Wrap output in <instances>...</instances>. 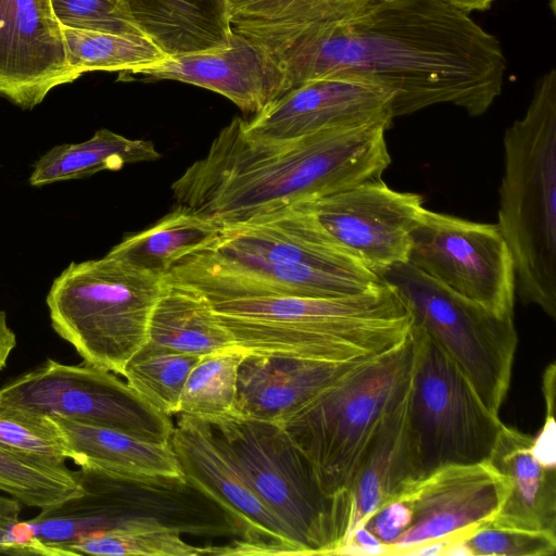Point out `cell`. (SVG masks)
I'll use <instances>...</instances> for the list:
<instances>
[{"instance_id":"cell-1","label":"cell","mask_w":556,"mask_h":556,"mask_svg":"<svg viewBox=\"0 0 556 556\" xmlns=\"http://www.w3.org/2000/svg\"><path fill=\"white\" fill-rule=\"evenodd\" d=\"M266 50L288 90L356 75L393 93L394 117L444 103L482 115L502 93L506 72L497 38L442 0H370Z\"/></svg>"},{"instance_id":"cell-2","label":"cell","mask_w":556,"mask_h":556,"mask_svg":"<svg viewBox=\"0 0 556 556\" xmlns=\"http://www.w3.org/2000/svg\"><path fill=\"white\" fill-rule=\"evenodd\" d=\"M386 130L345 127L265 139L248 134L237 116L172 184L173 197L222 228L238 225L379 179L391 163Z\"/></svg>"},{"instance_id":"cell-3","label":"cell","mask_w":556,"mask_h":556,"mask_svg":"<svg viewBox=\"0 0 556 556\" xmlns=\"http://www.w3.org/2000/svg\"><path fill=\"white\" fill-rule=\"evenodd\" d=\"M237 345L252 354L348 362L404 340L413 319L395 289L340 298L262 295L211 302Z\"/></svg>"},{"instance_id":"cell-4","label":"cell","mask_w":556,"mask_h":556,"mask_svg":"<svg viewBox=\"0 0 556 556\" xmlns=\"http://www.w3.org/2000/svg\"><path fill=\"white\" fill-rule=\"evenodd\" d=\"M498 226L513 255L516 293L556 317V71L504 134Z\"/></svg>"},{"instance_id":"cell-5","label":"cell","mask_w":556,"mask_h":556,"mask_svg":"<svg viewBox=\"0 0 556 556\" xmlns=\"http://www.w3.org/2000/svg\"><path fill=\"white\" fill-rule=\"evenodd\" d=\"M78 495L25 520L30 534L66 556L63 547L86 536L164 529L204 538L237 536L226 511L181 476H124L79 467Z\"/></svg>"},{"instance_id":"cell-6","label":"cell","mask_w":556,"mask_h":556,"mask_svg":"<svg viewBox=\"0 0 556 556\" xmlns=\"http://www.w3.org/2000/svg\"><path fill=\"white\" fill-rule=\"evenodd\" d=\"M413 358L409 330L396 345L362 361L277 422L309 460L327 494L349 492L382 419L408 388Z\"/></svg>"},{"instance_id":"cell-7","label":"cell","mask_w":556,"mask_h":556,"mask_svg":"<svg viewBox=\"0 0 556 556\" xmlns=\"http://www.w3.org/2000/svg\"><path fill=\"white\" fill-rule=\"evenodd\" d=\"M164 277L106 253L71 262L47 294L53 330L85 363L122 375L147 342L153 307Z\"/></svg>"},{"instance_id":"cell-8","label":"cell","mask_w":556,"mask_h":556,"mask_svg":"<svg viewBox=\"0 0 556 556\" xmlns=\"http://www.w3.org/2000/svg\"><path fill=\"white\" fill-rule=\"evenodd\" d=\"M207 421L302 555H336L349 532V492L327 494L309 460L277 422L233 414Z\"/></svg>"},{"instance_id":"cell-9","label":"cell","mask_w":556,"mask_h":556,"mask_svg":"<svg viewBox=\"0 0 556 556\" xmlns=\"http://www.w3.org/2000/svg\"><path fill=\"white\" fill-rule=\"evenodd\" d=\"M410 332L406 431L417 483L444 467L485 463L504 424L421 327L413 323Z\"/></svg>"},{"instance_id":"cell-10","label":"cell","mask_w":556,"mask_h":556,"mask_svg":"<svg viewBox=\"0 0 556 556\" xmlns=\"http://www.w3.org/2000/svg\"><path fill=\"white\" fill-rule=\"evenodd\" d=\"M421 327L458 365L485 406L498 415L509 389L518 337L502 316L447 289L409 262L379 274Z\"/></svg>"},{"instance_id":"cell-11","label":"cell","mask_w":556,"mask_h":556,"mask_svg":"<svg viewBox=\"0 0 556 556\" xmlns=\"http://www.w3.org/2000/svg\"><path fill=\"white\" fill-rule=\"evenodd\" d=\"M0 403L169 443L174 424L116 374L88 363L41 365L0 387Z\"/></svg>"},{"instance_id":"cell-12","label":"cell","mask_w":556,"mask_h":556,"mask_svg":"<svg viewBox=\"0 0 556 556\" xmlns=\"http://www.w3.org/2000/svg\"><path fill=\"white\" fill-rule=\"evenodd\" d=\"M453 292L502 316L514 315L516 273L498 224L424 208L408 260Z\"/></svg>"},{"instance_id":"cell-13","label":"cell","mask_w":556,"mask_h":556,"mask_svg":"<svg viewBox=\"0 0 556 556\" xmlns=\"http://www.w3.org/2000/svg\"><path fill=\"white\" fill-rule=\"evenodd\" d=\"M169 444L185 478L214 500L238 538L214 555H302L285 525L263 504L223 439L205 419L178 414Z\"/></svg>"},{"instance_id":"cell-14","label":"cell","mask_w":556,"mask_h":556,"mask_svg":"<svg viewBox=\"0 0 556 556\" xmlns=\"http://www.w3.org/2000/svg\"><path fill=\"white\" fill-rule=\"evenodd\" d=\"M365 267L379 276L407 262L410 233L425 208L418 193L391 189L381 178L298 204Z\"/></svg>"},{"instance_id":"cell-15","label":"cell","mask_w":556,"mask_h":556,"mask_svg":"<svg viewBox=\"0 0 556 556\" xmlns=\"http://www.w3.org/2000/svg\"><path fill=\"white\" fill-rule=\"evenodd\" d=\"M393 93L356 75H333L304 81L243 118L245 131L265 139H294L326 129L382 126L394 121Z\"/></svg>"},{"instance_id":"cell-16","label":"cell","mask_w":556,"mask_h":556,"mask_svg":"<svg viewBox=\"0 0 556 556\" xmlns=\"http://www.w3.org/2000/svg\"><path fill=\"white\" fill-rule=\"evenodd\" d=\"M507 494L506 479L486 462L437 470L400 496L412 509V521L388 555H410L425 544L452 542L490 523Z\"/></svg>"},{"instance_id":"cell-17","label":"cell","mask_w":556,"mask_h":556,"mask_svg":"<svg viewBox=\"0 0 556 556\" xmlns=\"http://www.w3.org/2000/svg\"><path fill=\"white\" fill-rule=\"evenodd\" d=\"M51 0H0V96L23 110L79 76Z\"/></svg>"},{"instance_id":"cell-18","label":"cell","mask_w":556,"mask_h":556,"mask_svg":"<svg viewBox=\"0 0 556 556\" xmlns=\"http://www.w3.org/2000/svg\"><path fill=\"white\" fill-rule=\"evenodd\" d=\"M136 76L143 80H177L212 90L251 116L288 91L283 72L274 56L237 31L225 48L169 56L125 73L119 79Z\"/></svg>"},{"instance_id":"cell-19","label":"cell","mask_w":556,"mask_h":556,"mask_svg":"<svg viewBox=\"0 0 556 556\" xmlns=\"http://www.w3.org/2000/svg\"><path fill=\"white\" fill-rule=\"evenodd\" d=\"M213 242L271 264L307 267L370 285L381 281L299 205L222 228Z\"/></svg>"},{"instance_id":"cell-20","label":"cell","mask_w":556,"mask_h":556,"mask_svg":"<svg viewBox=\"0 0 556 556\" xmlns=\"http://www.w3.org/2000/svg\"><path fill=\"white\" fill-rule=\"evenodd\" d=\"M366 358L324 362L248 353L238 369L231 414L278 422Z\"/></svg>"},{"instance_id":"cell-21","label":"cell","mask_w":556,"mask_h":556,"mask_svg":"<svg viewBox=\"0 0 556 556\" xmlns=\"http://www.w3.org/2000/svg\"><path fill=\"white\" fill-rule=\"evenodd\" d=\"M532 442L503 425L486 463L506 479L508 494L490 523L556 533V466L542 463Z\"/></svg>"},{"instance_id":"cell-22","label":"cell","mask_w":556,"mask_h":556,"mask_svg":"<svg viewBox=\"0 0 556 556\" xmlns=\"http://www.w3.org/2000/svg\"><path fill=\"white\" fill-rule=\"evenodd\" d=\"M407 401L408 388L382 419L356 468L349 488L351 520L346 539L379 507L416 484L406 431Z\"/></svg>"},{"instance_id":"cell-23","label":"cell","mask_w":556,"mask_h":556,"mask_svg":"<svg viewBox=\"0 0 556 556\" xmlns=\"http://www.w3.org/2000/svg\"><path fill=\"white\" fill-rule=\"evenodd\" d=\"M139 30L168 56L222 49L232 36L229 0H121Z\"/></svg>"},{"instance_id":"cell-24","label":"cell","mask_w":556,"mask_h":556,"mask_svg":"<svg viewBox=\"0 0 556 556\" xmlns=\"http://www.w3.org/2000/svg\"><path fill=\"white\" fill-rule=\"evenodd\" d=\"M52 417L68 442L71 459L79 467L124 476L182 475L169 443L152 442L114 428Z\"/></svg>"},{"instance_id":"cell-25","label":"cell","mask_w":556,"mask_h":556,"mask_svg":"<svg viewBox=\"0 0 556 556\" xmlns=\"http://www.w3.org/2000/svg\"><path fill=\"white\" fill-rule=\"evenodd\" d=\"M146 343L198 356L236 344L204 295L165 279L150 317Z\"/></svg>"},{"instance_id":"cell-26","label":"cell","mask_w":556,"mask_h":556,"mask_svg":"<svg viewBox=\"0 0 556 556\" xmlns=\"http://www.w3.org/2000/svg\"><path fill=\"white\" fill-rule=\"evenodd\" d=\"M160 157L152 141L129 139L101 128L86 141L62 143L48 150L35 162L28 182L33 187H42L83 179L102 170H119L128 164Z\"/></svg>"},{"instance_id":"cell-27","label":"cell","mask_w":556,"mask_h":556,"mask_svg":"<svg viewBox=\"0 0 556 556\" xmlns=\"http://www.w3.org/2000/svg\"><path fill=\"white\" fill-rule=\"evenodd\" d=\"M370 0H229L233 31L265 49L343 18Z\"/></svg>"},{"instance_id":"cell-28","label":"cell","mask_w":556,"mask_h":556,"mask_svg":"<svg viewBox=\"0 0 556 556\" xmlns=\"http://www.w3.org/2000/svg\"><path fill=\"white\" fill-rule=\"evenodd\" d=\"M220 230L217 224L177 205L151 227L125 237L108 253L164 277L181 256L208 242Z\"/></svg>"},{"instance_id":"cell-29","label":"cell","mask_w":556,"mask_h":556,"mask_svg":"<svg viewBox=\"0 0 556 556\" xmlns=\"http://www.w3.org/2000/svg\"><path fill=\"white\" fill-rule=\"evenodd\" d=\"M61 28L68 62L79 77L97 71L118 72L121 76L169 58L144 35Z\"/></svg>"},{"instance_id":"cell-30","label":"cell","mask_w":556,"mask_h":556,"mask_svg":"<svg viewBox=\"0 0 556 556\" xmlns=\"http://www.w3.org/2000/svg\"><path fill=\"white\" fill-rule=\"evenodd\" d=\"M248 353L235 344L201 356L185 382L178 414L205 420L231 414L238 369Z\"/></svg>"},{"instance_id":"cell-31","label":"cell","mask_w":556,"mask_h":556,"mask_svg":"<svg viewBox=\"0 0 556 556\" xmlns=\"http://www.w3.org/2000/svg\"><path fill=\"white\" fill-rule=\"evenodd\" d=\"M0 491L22 505L47 508L78 495L75 471L0 446Z\"/></svg>"},{"instance_id":"cell-32","label":"cell","mask_w":556,"mask_h":556,"mask_svg":"<svg viewBox=\"0 0 556 556\" xmlns=\"http://www.w3.org/2000/svg\"><path fill=\"white\" fill-rule=\"evenodd\" d=\"M200 358L144 343L126 363L122 376L151 406L172 416L178 414L185 382Z\"/></svg>"},{"instance_id":"cell-33","label":"cell","mask_w":556,"mask_h":556,"mask_svg":"<svg viewBox=\"0 0 556 556\" xmlns=\"http://www.w3.org/2000/svg\"><path fill=\"white\" fill-rule=\"evenodd\" d=\"M0 446L55 465H65L72 451L52 416L0 403Z\"/></svg>"},{"instance_id":"cell-34","label":"cell","mask_w":556,"mask_h":556,"mask_svg":"<svg viewBox=\"0 0 556 556\" xmlns=\"http://www.w3.org/2000/svg\"><path fill=\"white\" fill-rule=\"evenodd\" d=\"M182 534L164 529L116 530L86 536L63 547L66 556H200L213 555V546L198 547Z\"/></svg>"},{"instance_id":"cell-35","label":"cell","mask_w":556,"mask_h":556,"mask_svg":"<svg viewBox=\"0 0 556 556\" xmlns=\"http://www.w3.org/2000/svg\"><path fill=\"white\" fill-rule=\"evenodd\" d=\"M457 542L468 556H552L556 552V533L491 523L472 530Z\"/></svg>"},{"instance_id":"cell-36","label":"cell","mask_w":556,"mask_h":556,"mask_svg":"<svg viewBox=\"0 0 556 556\" xmlns=\"http://www.w3.org/2000/svg\"><path fill=\"white\" fill-rule=\"evenodd\" d=\"M51 4L62 26L143 35L121 0H51Z\"/></svg>"},{"instance_id":"cell-37","label":"cell","mask_w":556,"mask_h":556,"mask_svg":"<svg viewBox=\"0 0 556 556\" xmlns=\"http://www.w3.org/2000/svg\"><path fill=\"white\" fill-rule=\"evenodd\" d=\"M22 504L15 498L0 495V555L58 556L56 552L35 539L25 520L20 519Z\"/></svg>"},{"instance_id":"cell-38","label":"cell","mask_w":556,"mask_h":556,"mask_svg":"<svg viewBox=\"0 0 556 556\" xmlns=\"http://www.w3.org/2000/svg\"><path fill=\"white\" fill-rule=\"evenodd\" d=\"M412 521V509L403 497L394 498L379 507L363 525L388 549Z\"/></svg>"},{"instance_id":"cell-39","label":"cell","mask_w":556,"mask_h":556,"mask_svg":"<svg viewBox=\"0 0 556 556\" xmlns=\"http://www.w3.org/2000/svg\"><path fill=\"white\" fill-rule=\"evenodd\" d=\"M336 555H387L386 546L364 526L356 528Z\"/></svg>"},{"instance_id":"cell-40","label":"cell","mask_w":556,"mask_h":556,"mask_svg":"<svg viewBox=\"0 0 556 556\" xmlns=\"http://www.w3.org/2000/svg\"><path fill=\"white\" fill-rule=\"evenodd\" d=\"M532 451L542 463L556 466V427L554 415L546 414L543 428L538 438L533 439Z\"/></svg>"},{"instance_id":"cell-41","label":"cell","mask_w":556,"mask_h":556,"mask_svg":"<svg viewBox=\"0 0 556 556\" xmlns=\"http://www.w3.org/2000/svg\"><path fill=\"white\" fill-rule=\"evenodd\" d=\"M15 345L16 336L8 324L5 312L0 309V370L7 366Z\"/></svg>"},{"instance_id":"cell-42","label":"cell","mask_w":556,"mask_h":556,"mask_svg":"<svg viewBox=\"0 0 556 556\" xmlns=\"http://www.w3.org/2000/svg\"><path fill=\"white\" fill-rule=\"evenodd\" d=\"M555 378L556 368L555 364L552 363L547 366L543 374V394L546 404V414L554 415L555 408Z\"/></svg>"},{"instance_id":"cell-43","label":"cell","mask_w":556,"mask_h":556,"mask_svg":"<svg viewBox=\"0 0 556 556\" xmlns=\"http://www.w3.org/2000/svg\"><path fill=\"white\" fill-rule=\"evenodd\" d=\"M443 2L465 12L485 11L495 0H442Z\"/></svg>"}]
</instances>
